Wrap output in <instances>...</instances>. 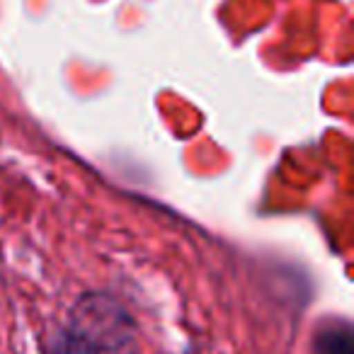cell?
Listing matches in <instances>:
<instances>
[{
  "mask_svg": "<svg viewBox=\"0 0 354 354\" xmlns=\"http://www.w3.org/2000/svg\"><path fill=\"white\" fill-rule=\"evenodd\" d=\"M107 347L109 344L100 339L93 330L73 320V325L54 339L49 354H107Z\"/></svg>",
  "mask_w": 354,
  "mask_h": 354,
  "instance_id": "obj_1",
  "label": "cell"
},
{
  "mask_svg": "<svg viewBox=\"0 0 354 354\" xmlns=\"http://www.w3.org/2000/svg\"><path fill=\"white\" fill-rule=\"evenodd\" d=\"M187 354H192V352H187Z\"/></svg>",
  "mask_w": 354,
  "mask_h": 354,
  "instance_id": "obj_2",
  "label": "cell"
}]
</instances>
